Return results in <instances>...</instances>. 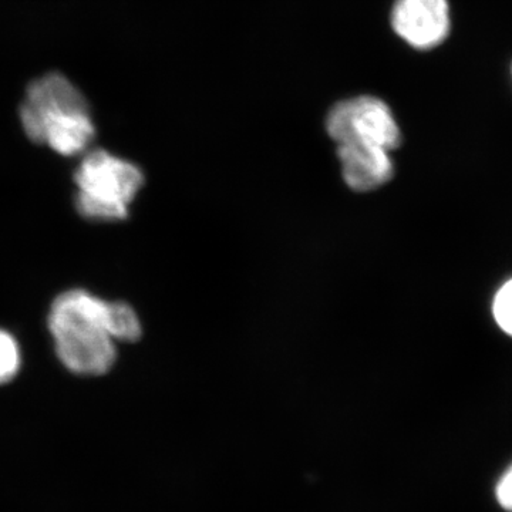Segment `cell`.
<instances>
[{"mask_svg": "<svg viewBox=\"0 0 512 512\" xmlns=\"http://www.w3.org/2000/svg\"><path fill=\"white\" fill-rule=\"evenodd\" d=\"M109 303L74 289L57 296L49 313V329L60 362L79 376H103L117 359L109 332Z\"/></svg>", "mask_w": 512, "mask_h": 512, "instance_id": "cell-1", "label": "cell"}, {"mask_svg": "<svg viewBox=\"0 0 512 512\" xmlns=\"http://www.w3.org/2000/svg\"><path fill=\"white\" fill-rule=\"evenodd\" d=\"M76 210L90 221L126 220L128 207L144 184V175L133 163L104 150H93L83 158L74 174Z\"/></svg>", "mask_w": 512, "mask_h": 512, "instance_id": "cell-2", "label": "cell"}, {"mask_svg": "<svg viewBox=\"0 0 512 512\" xmlns=\"http://www.w3.org/2000/svg\"><path fill=\"white\" fill-rule=\"evenodd\" d=\"M326 130L338 146L366 144L394 151L403 141L402 128L393 110L375 96L339 101L326 117Z\"/></svg>", "mask_w": 512, "mask_h": 512, "instance_id": "cell-3", "label": "cell"}, {"mask_svg": "<svg viewBox=\"0 0 512 512\" xmlns=\"http://www.w3.org/2000/svg\"><path fill=\"white\" fill-rule=\"evenodd\" d=\"M390 25L407 46L431 52L453 32L450 0H394Z\"/></svg>", "mask_w": 512, "mask_h": 512, "instance_id": "cell-4", "label": "cell"}, {"mask_svg": "<svg viewBox=\"0 0 512 512\" xmlns=\"http://www.w3.org/2000/svg\"><path fill=\"white\" fill-rule=\"evenodd\" d=\"M62 110L90 111L89 101L63 74L49 73L33 80L19 110L20 123L26 136L47 114Z\"/></svg>", "mask_w": 512, "mask_h": 512, "instance_id": "cell-5", "label": "cell"}, {"mask_svg": "<svg viewBox=\"0 0 512 512\" xmlns=\"http://www.w3.org/2000/svg\"><path fill=\"white\" fill-rule=\"evenodd\" d=\"M94 136L90 111L62 110L43 117L29 138L33 143L47 144L60 156L73 157L86 151Z\"/></svg>", "mask_w": 512, "mask_h": 512, "instance_id": "cell-6", "label": "cell"}, {"mask_svg": "<svg viewBox=\"0 0 512 512\" xmlns=\"http://www.w3.org/2000/svg\"><path fill=\"white\" fill-rule=\"evenodd\" d=\"M345 183L357 192L375 191L392 181L394 161L392 151L366 144L338 146Z\"/></svg>", "mask_w": 512, "mask_h": 512, "instance_id": "cell-7", "label": "cell"}, {"mask_svg": "<svg viewBox=\"0 0 512 512\" xmlns=\"http://www.w3.org/2000/svg\"><path fill=\"white\" fill-rule=\"evenodd\" d=\"M109 332L114 342H137L143 329L131 306L123 302H110Z\"/></svg>", "mask_w": 512, "mask_h": 512, "instance_id": "cell-8", "label": "cell"}, {"mask_svg": "<svg viewBox=\"0 0 512 512\" xmlns=\"http://www.w3.org/2000/svg\"><path fill=\"white\" fill-rule=\"evenodd\" d=\"M490 315L495 328L512 340V275L503 279L494 289L490 301Z\"/></svg>", "mask_w": 512, "mask_h": 512, "instance_id": "cell-9", "label": "cell"}, {"mask_svg": "<svg viewBox=\"0 0 512 512\" xmlns=\"http://www.w3.org/2000/svg\"><path fill=\"white\" fill-rule=\"evenodd\" d=\"M20 369L18 343L5 330H0V384L9 383Z\"/></svg>", "mask_w": 512, "mask_h": 512, "instance_id": "cell-10", "label": "cell"}, {"mask_svg": "<svg viewBox=\"0 0 512 512\" xmlns=\"http://www.w3.org/2000/svg\"><path fill=\"white\" fill-rule=\"evenodd\" d=\"M495 500L503 510L512 512V463L498 477L494 487Z\"/></svg>", "mask_w": 512, "mask_h": 512, "instance_id": "cell-11", "label": "cell"}, {"mask_svg": "<svg viewBox=\"0 0 512 512\" xmlns=\"http://www.w3.org/2000/svg\"><path fill=\"white\" fill-rule=\"evenodd\" d=\"M510 74H511V80H512V63H511V67H510Z\"/></svg>", "mask_w": 512, "mask_h": 512, "instance_id": "cell-12", "label": "cell"}]
</instances>
